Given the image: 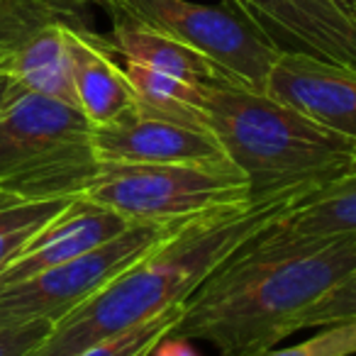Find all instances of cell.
<instances>
[{
	"label": "cell",
	"mask_w": 356,
	"mask_h": 356,
	"mask_svg": "<svg viewBox=\"0 0 356 356\" xmlns=\"http://www.w3.org/2000/svg\"><path fill=\"white\" fill-rule=\"evenodd\" d=\"M351 271L356 237L264 229L200 283L166 337L200 339L218 356H259L293 334L302 312Z\"/></svg>",
	"instance_id": "6da1fadb"
},
{
	"label": "cell",
	"mask_w": 356,
	"mask_h": 356,
	"mask_svg": "<svg viewBox=\"0 0 356 356\" xmlns=\"http://www.w3.org/2000/svg\"><path fill=\"white\" fill-rule=\"evenodd\" d=\"M310 193H291L186 222L171 239L95 291L61 317L27 356H76L176 305L237 249L271 227Z\"/></svg>",
	"instance_id": "7a4b0ae2"
},
{
	"label": "cell",
	"mask_w": 356,
	"mask_h": 356,
	"mask_svg": "<svg viewBox=\"0 0 356 356\" xmlns=\"http://www.w3.org/2000/svg\"><path fill=\"white\" fill-rule=\"evenodd\" d=\"M203 115L225 156L247 176L252 203L317 193L356 168V144L264 90L203 86Z\"/></svg>",
	"instance_id": "3957f363"
},
{
	"label": "cell",
	"mask_w": 356,
	"mask_h": 356,
	"mask_svg": "<svg viewBox=\"0 0 356 356\" xmlns=\"http://www.w3.org/2000/svg\"><path fill=\"white\" fill-rule=\"evenodd\" d=\"M98 168L93 124L76 105L13 83L0 110V191L27 200L79 198Z\"/></svg>",
	"instance_id": "277c9868"
},
{
	"label": "cell",
	"mask_w": 356,
	"mask_h": 356,
	"mask_svg": "<svg viewBox=\"0 0 356 356\" xmlns=\"http://www.w3.org/2000/svg\"><path fill=\"white\" fill-rule=\"evenodd\" d=\"M83 195L129 222H186L252 203L232 161L100 163Z\"/></svg>",
	"instance_id": "5b68a950"
},
{
	"label": "cell",
	"mask_w": 356,
	"mask_h": 356,
	"mask_svg": "<svg viewBox=\"0 0 356 356\" xmlns=\"http://www.w3.org/2000/svg\"><path fill=\"white\" fill-rule=\"evenodd\" d=\"M110 17H127L147 25L218 66L229 83L264 90L281 54L244 20L222 6L193 0H108Z\"/></svg>",
	"instance_id": "8992f818"
},
{
	"label": "cell",
	"mask_w": 356,
	"mask_h": 356,
	"mask_svg": "<svg viewBox=\"0 0 356 356\" xmlns=\"http://www.w3.org/2000/svg\"><path fill=\"white\" fill-rule=\"evenodd\" d=\"M186 222H134L127 232L83 257L47 268L27 281L0 286V327L40 320L56 325L118 273L171 239Z\"/></svg>",
	"instance_id": "52a82bcc"
},
{
	"label": "cell",
	"mask_w": 356,
	"mask_h": 356,
	"mask_svg": "<svg viewBox=\"0 0 356 356\" xmlns=\"http://www.w3.org/2000/svg\"><path fill=\"white\" fill-rule=\"evenodd\" d=\"M278 54H298L356 71L351 0H222Z\"/></svg>",
	"instance_id": "ba28073f"
},
{
	"label": "cell",
	"mask_w": 356,
	"mask_h": 356,
	"mask_svg": "<svg viewBox=\"0 0 356 356\" xmlns=\"http://www.w3.org/2000/svg\"><path fill=\"white\" fill-rule=\"evenodd\" d=\"M100 163H218L229 161L208 124L161 118L134 105L115 122L93 127Z\"/></svg>",
	"instance_id": "9c48e42d"
},
{
	"label": "cell",
	"mask_w": 356,
	"mask_h": 356,
	"mask_svg": "<svg viewBox=\"0 0 356 356\" xmlns=\"http://www.w3.org/2000/svg\"><path fill=\"white\" fill-rule=\"evenodd\" d=\"M132 225L134 222H129L127 218L86 195L71 198L69 205L56 218H51L27 242V247L0 271V286L27 281L47 268L83 257L118 234L127 232Z\"/></svg>",
	"instance_id": "30bf717a"
},
{
	"label": "cell",
	"mask_w": 356,
	"mask_h": 356,
	"mask_svg": "<svg viewBox=\"0 0 356 356\" xmlns=\"http://www.w3.org/2000/svg\"><path fill=\"white\" fill-rule=\"evenodd\" d=\"M264 93L356 144V71L298 54H281Z\"/></svg>",
	"instance_id": "8fae6325"
},
{
	"label": "cell",
	"mask_w": 356,
	"mask_h": 356,
	"mask_svg": "<svg viewBox=\"0 0 356 356\" xmlns=\"http://www.w3.org/2000/svg\"><path fill=\"white\" fill-rule=\"evenodd\" d=\"M66 42L76 105L90 124L103 127L129 113L137 105L134 88L105 35L90 30L86 20H71L66 25Z\"/></svg>",
	"instance_id": "7c38bea8"
},
{
	"label": "cell",
	"mask_w": 356,
	"mask_h": 356,
	"mask_svg": "<svg viewBox=\"0 0 356 356\" xmlns=\"http://www.w3.org/2000/svg\"><path fill=\"white\" fill-rule=\"evenodd\" d=\"M110 20H113V30L105 40L122 61L142 64L147 69L161 71V74L176 76V79L198 86L229 83V79L218 66H213L205 56L188 49L181 42L147 25L127 20V17H110Z\"/></svg>",
	"instance_id": "4fadbf2b"
},
{
	"label": "cell",
	"mask_w": 356,
	"mask_h": 356,
	"mask_svg": "<svg viewBox=\"0 0 356 356\" xmlns=\"http://www.w3.org/2000/svg\"><path fill=\"white\" fill-rule=\"evenodd\" d=\"M281 237H356V168L271 225Z\"/></svg>",
	"instance_id": "5bb4252c"
},
{
	"label": "cell",
	"mask_w": 356,
	"mask_h": 356,
	"mask_svg": "<svg viewBox=\"0 0 356 356\" xmlns=\"http://www.w3.org/2000/svg\"><path fill=\"white\" fill-rule=\"evenodd\" d=\"M122 66L134 88V98H137L139 108L161 115V118L181 120V122L208 124L203 108H200L203 105V86L147 69L142 64H132V61H122Z\"/></svg>",
	"instance_id": "9a60e30c"
},
{
	"label": "cell",
	"mask_w": 356,
	"mask_h": 356,
	"mask_svg": "<svg viewBox=\"0 0 356 356\" xmlns=\"http://www.w3.org/2000/svg\"><path fill=\"white\" fill-rule=\"evenodd\" d=\"M69 200H27L0 191V271L69 205Z\"/></svg>",
	"instance_id": "2e32d148"
},
{
	"label": "cell",
	"mask_w": 356,
	"mask_h": 356,
	"mask_svg": "<svg viewBox=\"0 0 356 356\" xmlns=\"http://www.w3.org/2000/svg\"><path fill=\"white\" fill-rule=\"evenodd\" d=\"M181 307L176 305L171 310L161 312V315L152 317V320L142 322V325L132 327L127 332H120V334L110 337V339H103L98 344L88 346L86 351L76 356H139L152 351L163 337L171 332V327L176 325L178 315H181Z\"/></svg>",
	"instance_id": "e0dca14e"
},
{
	"label": "cell",
	"mask_w": 356,
	"mask_h": 356,
	"mask_svg": "<svg viewBox=\"0 0 356 356\" xmlns=\"http://www.w3.org/2000/svg\"><path fill=\"white\" fill-rule=\"evenodd\" d=\"M320 334L288 349H268L259 356H354L356 354V317L325 325Z\"/></svg>",
	"instance_id": "ac0fdd59"
},
{
	"label": "cell",
	"mask_w": 356,
	"mask_h": 356,
	"mask_svg": "<svg viewBox=\"0 0 356 356\" xmlns=\"http://www.w3.org/2000/svg\"><path fill=\"white\" fill-rule=\"evenodd\" d=\"M356 317V271H351L339 286H334L325 298L307 307L298 320V330L302 327H325L332 322L354 320Z\"/></svg>",
	"instance_id": "d6986e66"
},
{
	"label": "cell",
	"mask_w": 356,
	"mask_h": 356,
	"mask_svg": "<svg viewBox=\"0 0 356 356\" xmlns=\"http://www.w3.org/2000/svg\"><path fill=\"white\" fill-rule=\"evenodd\" d=\"M54 322H25V325L0 327V356H27L44 341Z\"/></svg>",
	"instance_id": "ffe728a7"
},
{
	"label": "cell",
	"mask_w": 356,
	"mask_h": 356,
	"mask_svg": "<svg viewBox=\"0 0 356 356\" xmlns=\"http://www.w3.org/2000/svg\"><path fill=\"white\" fill-rule=\"evenodd\" d=\"M149 356H200L193 346L188 344V339H173V337H163Z\"/></svg>",
	"instance_id": "44dd1931"
},
{
	"label": "cell",
	"mask_w": 356,
	"mask_h": 356,
	"mask_svg": "<svg viewBox=\"0 0 356 356\" xmlns=\"http://www.w3.org/2000/svg\"><path fill=\"white\" fill-rule=\"evenodd\" d=\"M40 3L54 8V10L66 13V15H79V17H86L88 8L93 6L105 8V0H40Z\"/></svg>",
	"instance_id": "7402d4cb"
},
{
	"label": "cell",
	"mask_w": 356,
	"mask_h": 356,
	"mask_svg": "<svg viewBox=\"0 0 356 356\" xmlns=\"http://www.w3.org/2000/svg\"><path fill=\"white\" fill-rule=\"evenodd\" d=\"M13 83H15V81H13L10 76H8V71L0 66V110H3V105H6L8 95H10Z\"/></svg>",
	"instance_id": "603a6c76"
},
{
	"label": "cell",
	"mask_w": 356,
	"mask_h": 356,
	"mask_svg": "<svg viewBox=\"0 0 356 356\" xmlns=\"http://www.w3.org/2000/svg\"><path fill=\"white\" fill-rule=\"evenodd\" d=\"M139 356H149V351H147V354H139Z\"/></svg>",
	"instance_id": "cb8c5ba5"
},
{
	"label": "cell",
	"mask_w": 356,
	"mask_h": 356,
	"mask_svg": "<svg viewBox=\"0 0 356 356\" xmlns=\"http://www.w3.org/2000/svg\"><path fill=\"white\" fill-rule=\"evenodd\" d=\"M351 3H354V6H356V0H351Z\"/></svg>",
	"instance_id": "d4e9b609"
},
{
	"label": "cell",
	"mask_w": 356,
	"mask_h": 356,
	"mask_svg": "<svg viewBox=\"0 0 356 356\" xmlns=\"http://www.w3.org/2000/svg\"><path fill=\"white\" fill-rule=\"evenodd\" d=\"M0 6H3V0H0Z\"/></svg>",
	"instance_id": "484cf974"
},
{
	"label": "cell",
	"mask_w": 356,
	"mask_h": 356,
	"mask_svg": "<svg viewBox=\"0 0 356 356\" xmlns=\"http://www.w3.org/2000/svg\"><path fill=\"white\" fill-rule=\"evenodd\" d=\"M105 3H108V0H105Z\"/></svg>",
	"instance_id": "4316f807"
}]
</instances>
